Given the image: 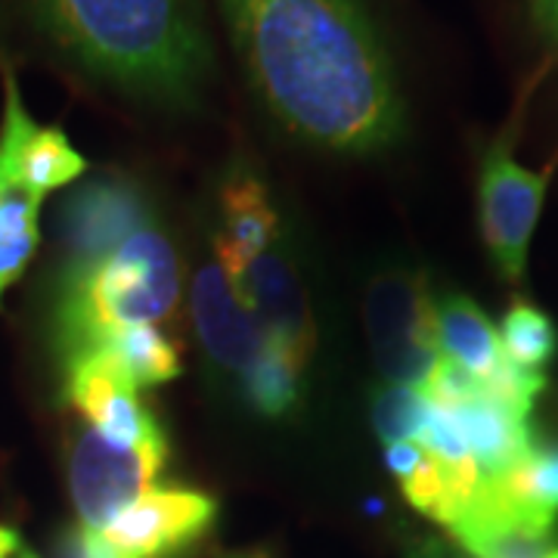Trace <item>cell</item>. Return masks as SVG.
<instances>
[{"mask_svg":"<svg viewBox=\"0 0 558 558\" xmlns=\"http://www.w3.org/2000/svg\"><path fill=\"white\" fill-rule=\"evenodd\" d=\"M252 94L307 146L376 156L407 134L398 65L360 0H218Z\"/></svg>","mask_w":558,"mask_h":558,"instance_id":"obj_1","label":"cell"},{"mask_svg":"<svg viewBox=\"0 0 558 558\" xmlns=\"http://www.w3.org/2000/svg\"><path fill=\"white\" fill-rule=\"evenodd\" d=\"M65 267L53 307L62 369L137 326L178 317V248L134 180L94 178L62 215Z\"/></svg>","mask_w":558,"mask_h":558,"instance_id":"obj_2","label":"cell"},{"mask_svg":"<svg viewBox=\"0 0 558 558\" xmlns=\"http://www.w3.org/2000/svg\"><path fill=\"white\" fill-rule=\"evenodd\" d=\"M87 78L165 112H196L215 75L199 0H20Z\"/></svg>","mask_w":558,"mask_h":558,"instance_id":"obj_3","label":"cell"},{"mask_svg":"<svg viewBox=\"0 0 558 558\" xmlns=\"http://www.w3.org/2000/svg\"><path fill=\"white\" fill-rule=\"evenodd\" d=\"M215 252L248 311L304 369H311L317 351L311 295L274 196L248 161H233L220 180Z\"/></svg>","mask_w":558,"mask_h":558,"instance_id":"obj_4","label":"cell"},{"mask_svg":"<svg viewBox=\"0 0 558 558\" xmlns=\"http://www.w3.org/2000/svg\"><path fill=\"white\" fill-rule=\"evenodd\" d=\"M193 317L202 351L245 407L264 418H289L307 395V369L236 295L218 260L202 264L193 279Z\"/></svg>","mask_w":558,"mask_h":558,"instance_id":"obj_5","label":"cell"},{"mask_svg":"<svg viewBox=\"0 0 558 558\" xmlns=\"http://www.w3.org/2000/svg\"><path fill=\"white\" fill-rule=\"evenodd\" d=\"M435 295L428 277L413 267L379 270L366 286L363 317L369 351L381 379L428 388L440 369Z\"/></svg>","mask_w":558,"mask_h":558,"instance_id":"obj_6","label":"cell"},{"mask_svg":"<svg viewBox=\"0 0 558 558\" xmlns=\"http://www.w3.org/2000/svg\"><path fill=\"white\" fill-rule=\"evenodd\" d=\"M168 462V438L119 444L84 425L69 450V490L78 512V527L100 534L134 499L159 487Z\"/></svg>","mask_w":558,"mask_h":558,"instance_id":"obj_7","label":"cell"},{"mask_svg":"<svg viewBox=\"0 0 558 558\" xmlns=\"http://www.w3.org/2000/svg\"><path fill=\"white\" fill-rule=\"evenodd\" d=\"M546 171H531L512 156L509 137H499L484 153L478 178L481 236L497 264L499 277L519 282L527 270V252L537 230Z\"/></svg>","mask_w":558,"mask_h":558,"instance_id":"obj_8","label":"cell"},{"mask_svg":"<svg viewBox=\"0 0 558 558\" xmlns=\"http://www.w3.org/2000/svg\"><path fill=\"white\" fill-rule=\"evenodd\" d=\"M218 519V499L186 487H153L97 537L116 558H171L202 539Z\"/></svg>","mask_w":558,"mask_h":558,"instance_id":"obj_9","label":"cell"},{"mask_svg":"<svg viewBox=\"0 0 558 558\" xmlns=\"http://www.w3.org/2000/svg\"><path fill=\"white\" fill-rule=\"evenodd\" d=\"M65 400L84 425L119 444L165 438L153 410L140 400V388L109 351L84 354L65 366Z\"/></svg>","mask_w":558,"mask_h":558,"instance_id":"obj_10","label":"cell"},{"mask_svg":"<svg viewBox=\"0 0 558 558\" xmlns=\"http://www.w3.org/2000/svg\"><path fill=\"white\" fill-rule=\"evenodd\" d=\"M0 171L28 193L47 196L87 171V161L60 128H47L28 116L16 75L3 72V119H0Z\"/></svg>","mask_w":558,"mask_h":558,"instance_id":"obj_11","label":"cell"},{"mask_svg":"<svg viewBox=\"0 0 558 558\" xmlns=\"http://www.w3.org/2000/svg\"><path fill=\"white\" fill-rule=\"evenodd\" d=\"M444 410L457 422L459 435L475 459L484 484L509 475L521 459L534 450L527 416L494 400L484 388L472 391L469 398L457 403H447Z\"/></svg>","mask_w":558,"mask_h":558,"instance_id":"obj_12","label":"cell"},{"mask_svg":"<svg viewBox=\"0 0 558 558\" xmlns=\"http://www.w3.org/2000/svg\"><path fill=\"white\" fill-rule=\"evenodd\" d=\"M435 323H438L440 357L450 360L465 376L478 381L481 388L497 385L512 360L502 351V339L494 319L465 295H440L435 301Z\"/></svg>","mask_w":558,"mask_h":558,"instance_id":"obj_13","label":"cell"},{"mask_svg":"<svg viewBox=\"0 0 558 558\" xmlns=\"http://www.w3.org/2000/svg\"><path fill=\"white\" fill-rule=\"evenodd\" d=\"M447 531L469 558H558L556 524L521 519L487 502L465 509Z\"/></svg>","mask_w":558,"mask_h":558,"instance_id":"obj_14","label":"cell"},{"mask_svg":"<svg viewBox=\"0 0 558 558\" xmlns=\"http://www.w3.org/2000/svg\"><path fill=\"white\" fill-rule=\"evenodd\" d=\"M475 502L515 512L521 519L558 524V447H534L509 475L484 484Z\"/></svg>","mask_w":558,"mask_h":558,"instance_id":"obj_15","label":"cell"},{"mask_svg":"<svg viewBox=\"0 0 558 558\" xmlns=\"http://www.w3.org/2000/svg\"><path fill=\"white\" fill-rule=\"evenodd\" d=\"M40 196L0 171V299L22 277L38 248Z\"/></svg>","mask_w":558,"mask_h":558,"instance_id":"obj_16","label":"cell"},{"mask_svg":"<svg viewBox=\"0 0 558 558\" xmlns=\"http://www.w3.org/2000/svg\"><path fill=\"white\" fill-rule=\"evenodd\" d=\"M100 351H109L124 366L137 388H153L180 376V348L161 326L124 329L109 339Z\"/></svg>","mask_w":558,"mask_h":558,"instance_id":"obj_17","label":"cell"},{"mask_svg":"<svg viewBox=\"0 0 558 558\" xmlns=\"http://www.w3.org/2000/svg\"><path fill=\"white\" fill-rule=\"evenodd\" d=\"M432 418V400L422 388L385 381L373 395V425L385 447L418 444Z\"/></svg>","mask_w":558,"mask_h":558,"instance_id":"obj_18","label":"cell"},{"mask_svg":"<svg viewBox=\"0 0 558 558\" xmlns=\"http://www.w3.org/2000/svg\"><path fill=\"white\" fill-rule=\"evenodd\" d=\"M499 339H502L506 357L521 369L539 373V376L558 351V332L553 319L537 311L534 304H524V301L509 307V314L502 317Z\"/></svg>","mask_w":558,"mask_h":558,"instance_id":"obj_19","label":"cell"},{"mask_svg":"<svg viewBox=\"0 0 558 558\" xmlns=\"http://www.w3.org/2000/svg\"><path fill=\"white\" fill-rule=\"evenodd\" d=\"M527 22L537 38L543 60L553 69L558 65V0H524Z\"/></svg>","mask_w":558,"mask_h":558,"instance_id":"obj_20","label":"cell"},{"mask_svg":"<svg viewBox=\"0 0 558 558\" xmlns=\"http://www.w3.org/2000/svg\"><path fill=\"white\" fill-rule=\"evenodd\" d=\"M403 558H465V553L435 534H422V537L410 539Z\"/></svg>","mask_w":558,"mask_h":558,"instance_id":"obj_21","label":"cell"},{"mask_svg":"<svg viewBox=\"0 0 558 558\" xmlns=\"http://www.w3.org/2000/svg\"><path fill=\"white\" fill-rule=\"evenodd\" d=\"M22 539L13 534V531H7V527H0V558H10L20 553Z\"/></svg>","mask_w":558,"mask_h":558,"instance_id":"obj_22","label":"cell"},{"mask_svg":"<svg viewBox=\"0 0 558 558\" xmlns=\"http://www.w3.org/2000/svg\"><path fill=\"white\" fill-rule=\"evenodd\" d=\"M223 558H270L264 549H242V553H230V556Z\"/></svg>","mask_w":558,"mask_h":558,"instance_id":"obj_23","label":"cell"},{"mask_svg":"<svg viewBox=\"0 0 558 558\" xmlns=\"http://www.w3.org/2000/svg\"><path fill=\"white\" fill-rule=\"evenodd\" d=\"M13 558H38V556H35V553H32V549H28V546H25V543H22V546H20V553H16V556H13Z\"/></svg>","mask_w":558,"mask_h":558,"instance_id":"obj_24","label":"cell"}]
</instances>
